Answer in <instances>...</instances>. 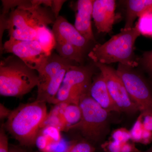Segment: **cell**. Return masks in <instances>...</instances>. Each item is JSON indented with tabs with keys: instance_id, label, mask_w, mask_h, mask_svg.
Here are the masks:
<instances>
[{
	"instance_id": "1",
	"label": "cell",
	"mask_w": 152,
	"mask_h": 152,
	"mask_svg": "<svg viewBox=\"0 0 152 152\" xmlns=\"http://www.w3.org/2000/svg\"><path fill=\"white\" fill-rule=\"evenodd\" d=\"M8 14L1 16L2 30H7L10 38L18 40H36L38 29L56 20L51 9L42 5L19 6Z\"/></svg>"
},
{
	"instance_id": "2",
	"label": "cell",
	"mask_w": 152,
	"mask_h": 152,
	"mask_svg": "<svg viewBox=\"0 0 152 152\" xmlns=\"http://www.w3.org/2000/svg\"><path fill=\"white\" fill-rule=\"evenodd\" d=\"M140 35L136 26L131 28H124L104 43L96 45L88 56L95 64L119 63L134 69L139 65L134 49L136 40Z\"/></svg>"
},
{
	"instance_id": "3",
	"label": "cell",
	"mask_w": 152,
	"mask_h": 152,
	"mask_svg": "<svg viewBox=\"0 0 152 152\" xmlns=\"http://www.w3.org/2000/svg\"><path fill=\"white\" fill-rule=\"evenodd\" d=\"M46 103L36 100L24 104L11 112L8 117L7 129L22 145L35 144L39 129L48 116Z\"/></svg>"
},
{
	"instance_id": "4",
	"label": "cell",
	"mask_w": 152,
	"mask_h": 152,
	"mask_svg": "<svg viewBox=\"0 0 152 152\" xmlns=\"http://www.w3.org/2000/svg\"><path fill=\"white\" fill-rule=\"evenodd\" d=\"M39 82L37 72L21 60L12 56L0 63V94L20 97L30 92Z\"/></svg>"
},
{
	"instance_id": "5",
	"label": "cell",
	"mask_w": 152,
	"mask_h": 152,
	"mask_svg": "<svg viewBox=\"0 0 152 152\" xmlns=\"http://www.w3.org/2000/svg\"><path fill=\"white\" fill-rule=\"evenodd\" d=\"M72 62L57 54H52L37 71L39 82L36 100L54 104L66 73Z\"/></svg>"
},
{
	"instance_id": "6",
	"label": "cell",
	"mask_w": 152,
	"mask_h": 152,
	"mask_svg": "<svg viewBox=\"0 0 152 152\" xmlns=\"http://www.w3.org/2000/svg\"><path fill=\"white\" fill-rule=\"evenodd\" d=\"M92 75L90 68L71 65L56 96L54 104L65 103L79 105L81 99L89 92Z\"/></svg>"
},
{
	"instance_id": "7",
	"label": "cell",
	"mask_w": 152,
	"mask_h": 152,
	"mask_svg": "<svg viewBox=\"0 0 152 152\" xmlns=\"http://www.w3.org/2000/svg\"><path fill=\"white\" fill-rule=\"evenodd\" d=\"M79 105L81 110V119L73 128L80 130L88 140L98 141L106 129L109 112L93 99L89 93L81 99Z\"/></svg>"
},
{
	"instance_id": "8",
	"label": "cell",
	"mask_w": 152,
	"mask_h": 152,
	"mask_svg": "<svg viewBox=\"0 0 152 152\" xmlns=\"http://www.w3.org/2000/svg\"><path fill=\"white\" fill-rule=\"evenodd\" d=\"M116 71L140 112L152 111V90L143 77L133 68L120 64Z\"/></svg>"
},
{
	"instance_id": "9",
	"label": "cell",
	"mask_w": 152,
	"mask_h": 152,
	"mask_svg": "<svg viewBox=\"0 0 152 152\" xmlns=\"http://www.w3.org/2000/svg\"><path fill=\"white\" fill-rule=\"evenodd\" d=\"M95 65L103 76L110 95L120 112L133 114L140 111L130 97L116 70L107 65L100 63H96Z\"/></svg>"
},
{
	"instance_id": "10",
	"label": "cell",
	"mask_w": 152,
	"mask_h": 152,
	"mask_svg": "<svg viewBox=\"0 0 152 152\" xmlns=\"http://www.w3.org/2000/svg\"><path fill=\"white\" fill-rule=\"evenodd\" d=\"M2 49L6 53L18 57L29 67L37 72L49 56L37 40H18L10 38L5 42Z\"/></svg>"
},
{
	"instance_id": "11",
	"label": "cell",
	"mask_w": 152,
	"mask_h": 152,
	"mask_svg": "<svg viewBox=\"0 0 152 152\" xmlns=\"http://www.w3.org/2000/svg\"><path fill=\"white\" fill-rule=\"evenodd\" d=\"M115 8L114 0L93 1L92 18L98 33L111 31L115 21Z\"/></svg>"
},
{
	"instance_id": "12",
	"label": "cell",
	"mask_w": 152,
	"mask_h": 152,
	"mask_svg": "<svg viewBox=\"0 0 152 152\" xmlns=\"http://www.w3.org/2000/svg\"><path fill=\"white\" fill-rule=\"evenodd\" d=\"M52 31L54 35L56 41L70 44L83 51L88 42L75 26L61 16L56 19Z\"/></svg>"
},
{
	"instance_id": "13",
	"label": "cell",
	"mask_w": 152,
	"mask_h": 152,
	"mask_svg": "<svg viewBox=\"0 0 152 152\" xmlns=\"http://www.w3.org/2000/svg\"><path fill=\"white\" fill-rule=\"evenodd\" d=\"M93 1L79 0L77 2V12L75 21V27L88 41H95L92 28Z\"/></svg>"
},
{
	"instance_id": "14",
	"label": "cell",
	"mask_w": 152,
	"mask_h": 152,
	"mask_svg": "<svg viewBox=\"0 0 152 152\" xmlns=\"http://www.w3.org/2000/svg\"><path fill=\"white\" fill-rule=\"evenodd\" d=\"M90 96L100 106L109 113H121L113 101L103 76L100 73L95 77L89 92Z\"/></svg>"
},
{
	"instance_id": "15",
	"label": "cell",
	"mask_w": 152,
	"mask_h": 152,
	"mask_svg": "<svg viewBox=\"0 0 152 152\" xmlns=\"http://www.w3.org/2000/svg\"><path fill=\"white\" fill-rule=\"evenodd\" d=\"M126 3L127 15L124 28L134 27L133 24L136 19L152 8V0H129Z\"/></svg>"
},
{
	"instance_id": "16",
	"label": "cell",
	"mask_w": 152,
	"mask_h": 152,
	"mask_svg": "<svg viewBox=\"0 0 152 152\" xmlns=\"http://www.w3.org/2000/svg\"><path fill=\"white\" fill-rule=\"evenodd\" d=\"M55 49L60 56L72 62L80 64L83 61V51L72 45L56 41Z\"/></svg>"
},
{
	"instance_id": "17",
	"label": "cell",
	"mask_w": 152,
	"mask_h": 152,
	"mask_svg": "<svg viewBox=\"0 0 152 152\" xmlns=\"http://www.w3.org/2000/svg\"><path fill=\"white\" fill-rule=\"evenodd\" d=\"M36 40L48 56L52 54V51L55 49L56 45V39L52 30L48 26L40 28L37 31Z\"/></svg>"
},
{
	"instance_id": "18",
	"label": "cell",
	"mask_w": 152,
	"mask_h": 152,
	"mask_svg": "<svg viewBox=\"0 0 152 152\" xmlns=\"http://www.w3.org/2000/svg\"><path fill=\"white\" fill-rule=\"evenodd\" d=\"M82 112L79 105L67 104L64 109L63 118L66 128H73L80 121Z\"/></svg>"
},
{
	"instance_id": "19",
	"label": "cell",
	"mask_w": 152,
	"mask_h": 152,
	"mask_svg": "<svg viewBox=\"0 0 152 152\" xmlns=\"http://www.w3.org/2000/svg\"><path fill=\"white\" fill-rule=\"evenodd\" d=\"M139 18L136 26L141 34L152 37V8L145 12Z\"/></svg>"
},
{
	"instance_id": "20",
	"label": "cell",
	"mask_w": 152,
	"mask_h": 152,
	"mask_svg": "<svg viewBox=\"0 0 152 152\" xmlns=\"http://www.w3.org/2000/svg\"><path fill=\"white\" fill-rule=\"evenodd\" d=\"M60 132L58 128L51 126H46L42 131V134L45 136L51 143V152H52L55 146L61 140Z\"/></svg>"
},
{
	"instance_id": "21",
	"label": "cell",
	"mask_w": 152,
	"mask_h": 152,
	"mask_svg": "<svg viewBox=\"0 0 152 152\" xmlns=\"http://www.w3.org/2000/svg\"><path fill=\"white\" fill-rule=\"evenodd\" d=\"M143 129L142 122V115L140 113L130 130L131 140L134 142L140 143Z\"/></svg>"
},
{
	"instance_id": "22",
	"label": "cell",
	"mask_w": 152,
	"mask_h": 152,
	"mask_svg": "<svg viewBox=\"0 0 152 152\" xmlns=\"http://www.w3.org/2000/svg\"><path fill=\"white\" fill-rule=\"evenodd\" d=\"M113 140L121 144L127 142L131 140L130 131L124 128H121L113 131L111 134Z\"/></svg>"
},
{
	"instance_id": "23",
	"label": "cell",
	"mask_w": 152,
	"mask_h": 152,
	"mask_svg": "<svg viewBox=\"0 0 152 152\" xmlns=\"http://www.w3.org/2000/svg\"><path fill=\"white\" fill-rule=\"evenodd\" d=\"M35 144L40 151L42 152H51L52 145L45 136L41 134L38 135L36 138Z\"/></svg>"
},
{
	"instance_id": "24",
	"label": "cell",
	"mask_w": 152,
	"mask_h": 152,
	"mask_svg": "<svg viewBox=\"0 0 152 152\" xmlns=\"http://www.w3.org/2000/svg\"><path fill=\"white\" fill-rule=\"evenodd\" d=\"M95 149L88 143L80 142L71 146L68 152H94Z\"/></svg>"
},
{
	"instance_id": "25",
	"label": "cell",
	"mask_w": 152,
	"mask_h": 152,
	"mask_svg": "<svg viewBox=\"0 0 152 152\" xmlns=\"http://www.w3.org/2000/svg\"><path fill=\"white\" fill-rule=\"evenodd\" d=\"M141 62L145 69L152 77V50L144 53L141 59Z\"/></svg>"
},
{
	"instance_id": "26",
	"label": "cell",
	"mask_w": 152,
	"mask_h": 152,
	"mask_svg": "<svg viewBox=\"0 0 152 152\" xmlns=\"http://www.w3.org/2000/svg\"><path fill=\"white\" fill-rule=\"evenodd\" d=\"M122 144L110 140L102 144V148L104 152H121Z\"/></svg>"
},
{
	"instance_id": "27",
	"label": "cell",
	"mask_w": 152,
	"mask_h": 152,
	"mask_svg": "<svg viewBox=\"0 0 152 152\" xmlns=\"http://www.w3.org/2000/svg\"><path fill=\"white\" fill-rule=\"evenodd\" d=\"M142 115V122L145 129L152 132V111L141 113Z\"/></svg>"
},
{
	"instance_id": "28",
	"label": "cell",
	"mask_w": 152,
	"mask_h": 152,
	"mask_svg": "<svg viewBox=\"0 0 152 152\" xmlns=\"http://www.w3.org/2000/svg\"><path fill=\"white\" fill-rule=\"evenodd\" d=\"M0 152H9L8 141L3 129L0 133Z\"/></svg>"
},
{
	"instance_id": "29",
	"label": "cell",
	"mask_w": 152,
	"mask_h": 152,
	"mask_svg": "<svg viewBox=\"0 0 152 152\" xmlns=\"http://www.w3.org/2000/svg\"><path fill=\"white\" fill-rule=\"evenodd\" d=\"M65 1H52V6L50 9H51L56 19L59 16V13L60 10Z\"/></svg>"
},
{
	"instance_id": "30",
	"label": "cell",
	"mask_w": 152,
	"mask_h": 152,
	"mask_svg": "<svg viewBox=\"0 0 152 152\" xmlns=\"http://www.w3.org/2000/svg\"><path fill=\"white\" fill-rule=\"evenodd\" d=\"M121 152H142L137 148L134 144L132 143H125L122 145Z\"/></svg>"
},
{
	"instance_id": "31",
	"label": "cell",
	"mask_w": 152,
	"mask_h": 152,
	"mask_svg": "<svg viewBox=\"0 0 152 152\" xmlns=\"http://www.w3.org/2000/svg\"><path fill=\"white\" fill-rule=\"evenodd\" d=\"M1 118H4L6 117H8L11 112L6 108L3 105L1 104Z\"/></svg>"
},
{
	"instance_id": "32",
	"label": "cell",
	"mask_w": 152,
	"mask_h": 152,
	"mask_svg": "<svg viewBox=\"0 0 152 152\" xmlns=\"http://www.w3.org/2000/svg\"><path fill=\"white\" fill-rule=\"evenodd\" d=\"M143 152H152V145L146 151H145Z\"/></svg>"
},
{
	"instance_id": "33",
	"label": "cell",
	"mask_w": 152,
	"mask_h": 152,
	"mask_svg": "<svg viewBox=\"0 0 152 152\" xmlns=\"http://www.w3.org/2000/svg\"><path fill=\"white\" fill-rule=\"evenodd\" d=\"M150 83H151V86H152V80H151V81H150Z\"/></svg>"
}]
</instances>
